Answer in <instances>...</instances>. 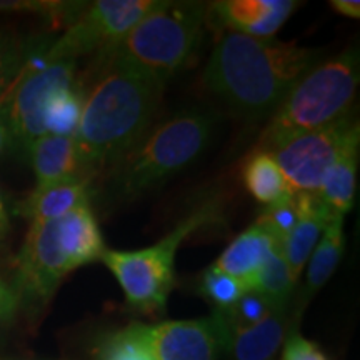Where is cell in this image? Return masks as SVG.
Returning a JSON list of instances; mask_svg holds the SVG:
<instances>
[{
  "instance_id": "52a82bcc",
  "label": "cell",
  "mask_w": 360,
  "mask_h": 360,
  "mask_svg": "<svg viewBox=\"0 0 360 360\" xmlns=\"http://www.w3.org/2000/svg\"><path fill=\"white\" fill-rule=\"evenodd\" d=\"M217 219L219 205L209 202L187 215L154 245L139 250H103L101 260L122 287L130 307L147 315L164 312L175 287L177 249L191 233Z\"/></svg>"
},
{
  "instance_id": "2e32d148",
  "label": "cell",
  "mask_w": 360,
  "mask_h": 360,
  "mask_svg": "<svg viewBox=\"0 0 360 360\" xmlns=\"http://www.w3.org/2000/svg\"><path fill=\"white\" fill-rule=\"evenodd\" d=\"M345 249V237H344V219H335L327 225L326 231L322 232L321 240L317 242L315 249L310 255L307 267V277L302 290L299 292L297 299L294 300V310H292V322L297 328L300 317H302L304 309L314 299V295L326 285L335 269L339 267L342 254Z\"/></svg>"
},
{
  "instance_id": "5b68a950",
  "label": "cell",
  "mask_w": 360,
  "mask_h": 360,
  "mask_svg": "<svg viewBox=\"0 0 360 360\" xmlns=\"http://www.w3.org/2000/svg\"><path fill=\"white\" fill-rule=\"evenodd\" d=\"M359 65L355 45H349L335 57L317 62L270 114L254 150L269 152L295 135L323 127L349 114L357 96Z\"/></svg>"
},
{
  "instance_id": "44dd1931",
  "label": "cell",
  "mask_w": 360,
  "mask_h": 360,
  "mask_svg": "<svg viewBox=\"0 0 360 360\" xmlns=\"http://www.w3.org/2000/svg\"><path fill=\"white\" fill-rule=\"evenodd\" d=\"M295 283L297 281L283 259L282 249L278 247L269 255L250 281V290L264 295L269 302L277 307H290Z\"/></svg>"
},
{
  "instance_id": "d6986e66",
  "label": "cell",
  "mask_w": 360,
  "mask_h": 360,
  "mask_svg": "<svg viewBox=\"0 0 360 360\" xmlns=\"http://www.w3.org/2000/svg\"><path fill=\"white\" fill-rule=\"evenodd\" d=\"M360 141L350 143L323 175L321 187L315 192L332 217L344 219L354 207L357 191Z\"/></svg>"
},
{
  "instance_id": "8992f818",
  "label": "cell",
  "mask_w": 360,
  "mask_h": 360,
  "mask_svg": "<svg viewBox=\"0 0 360 360\" xmlns=\"http://www.w3.org/2000/svg\"><path fill=\"white\" fill-rule=\"evenodd\" d=\"M209 4L165 2L135 24L114 47L96 56L147 77L167 84L199 49Z\"/></svg>"
},
{
  "instance_id": "7402d4cb",
  "label": "cell",
  "mask_w": 360,
  "mask_h": 360,
  "mask_svg": "<svg viewBox=\"0 0 360 360\" xmlns=\"http://www.w3.org/2000/svg\"><path fill=\"white\" fill-rule=\"evenodd\" d=\"M84 82L79 80L72 87L58 92L45 112V135L72 137L79 129L84 105Z\"/></svg>"
},
{
  "instance_id": "ac0fdd59",
  "label": "cell",
  "mask_w": 360,
  "mask_h": 360,
  "mask_svg": "<svg viewBox=\"0 0 360 360\" xmlns=\"http://www.w3.org/2000/svg\"><path fill=\"white\" fill-rule=\"evenodd\" d=\"M281 244L259 222H254L247 231L233 238L219 259L212 264L214 269L227 274L250 285L262 264Z\"/></svg>"
},
{
  "instance_id": "f546056e",
  "label": "cell",
  "mask_w": 360,
  "mask_h": 360,
  "mask_svg": "<svg viewBox=\"0 0 360 360\" xmlns=\"http://www.w3.org/2000/svg\"><path fill=\"white\" fill-rule=\"evenodd\" d=\"M8 227H11V222H8L7 209H6V205H4L2 197H0V238L7 236Z\"/></svg>"
},
{
  "instance_id": "7a4b0ae2",
  "label": "cell",
  "mask_w": 360,
  "mask_h": 360,
  "mask_svg": "<svg viewBox=\"0 0 360 360\" xmlns=\"http://www.w3.org/2000/svg\"><path fill=\"white\" fill-rule=\"evenodd\" d=\"M321 53L294 42L225 32L210 53L202 80L238 115L259 120L272 114L297 80L321 62Z\"/></svg>"
},
{
  "instance_id": "6da1fadb",
  "label": "cell",
  "mask_w": 360,
  "mask_h": 360,
  "mask_svg": "<svg viewBox=\"0 0 360 360\" xmlns=\"http://www.w3.org/2000/svg\"><path fill=\"white\" fill-rule=\"evenodd\" d=\"M85 87L75 148L92 184L154 125L165 85L142 77L109 58H94ZM94 187V186H92Z\"/></svg>"
},
{
  "instance_id": "4316f807",
  "label": "cell",
  "mask_w": 360,
  "mask_h": 360,
  "mask_svg": "<svg viewBox=\"0 0 360 360\" xmlns=\"http://www.w3.org/2000/svg\"><path fill=\"white\" fill-rule=\"evenodd\" d=\"M282 360H328L327 355L319 349L317 344L310 342L299 334V330H290L282 347Z\"/></svg>"
},
{
  "instance_id": "e0dca14e",
  "label": "cell",
  "mask_w": 360,
  "mask_h": 360,
  "mask_svg": "<svg viewBox=\"0 0 360 360\" xmlns=\"http://www.w3.org/2000/svg\"><path fill=\"white\" fill-rule=\"evenodd\" d=\"M25 155L29 157L37 180L35 187L52 186L74 179H87L72 137L44 135L29 147Z\"/></svg>"
},
{
  "instance_id": "5bb4252c",
  "label": "cell",
  "mask_w": 360,
  "mask_h": 360,
  "mask_svg": "<svg viewBox=\"0 0 360 360\" xmlns=\"http://www.w3.org/2000/svg\"><path fill=\"white\" fill-rule=\"evenodd\" d=\"M294 200L297 212H299V220H297L294 231L283 240L281 249L292 276L295 281H299L315 245L321 240L322 232L332 220H335V217H332V214L326 209L317 193L295 192Z\"/></svg>"
},
{
  "instance_id": "7c38bea8",
  "label": "cell",
  "mask_w": 360,
  "mask_h": 360,
  "mask_svg": "<svg viewBox=\"0 0 360 360\" xmlns=\"http://www.w3.org/2000/svg\"><path fill=\"white\" fill-rule=\"evenodd\" d=\"M299 6L295 0H220L209 4L207 17L227 32L269 40Z\"/></svg>"
},
{
  "instance_id": "8fae6325",
  "label": "cell",
  "mask_w": 360,
  "mask_h": 360,
  "mask_svg": "<svg viewBox=\"0 0 360 360\" xmlns=\"http://www.w3.org/2000/svg\"><path fill=\"white\" fill-rule=\"evenodd\" d=\"M150 360H217L220 335L212 317L129 323Z\"/></svg>"
},
{
  "instance_id": "ba28073f",
  "label": "cell",
  "mask_w": 360,
  "mask_h": 360,
  "mask_svg": "<svg viewBox=\"0 0 360 360\" xmlns=\"http://www.w3.org/2000/svg\"><path fill=\"white\" fill-rule=\"evenodd\" d=\"M37 56L34 52L24 74L0 109L11 134V143L22 154H27L29 147L45 135V112L52 98L79 82V62H45L42 56L37 64L34 62Z\"/></svg>"
},
{
  "instance_id": "9c48e42d",
  "label": "cell",
  "mask_w": 360,
  "mask_h": 360,
  "mask_svg": "<svg viewBox=\"0 0 360 360\" xmlns=\"http://www.w3.org/2000/svg\"><path fill=\"white\" fill-rule=\"evenodd\" d=\"M160 0H97L85 4L64 34L44 52L45 62L75 60L107 52Z\"/></svg>"
},
{
  "instance_id": "277c9868",
  "label": "cell",
  "mask_w": 360,
  "mask_h": 360,
  "mask_svg": "<svg viewBox=\"0 0 360 360\" xmlns=\"http://www.w3.org/2000/svg\"><path fill=\"white\" fill-rule=\"evenodd\" d=\"M105 249L90 204L64 217L30 222L12 285L20 307H45L70 272L101 260Z\"/></svg>"
},
{
  "instance_id": "30bf717a",
  "label": "cell",
  "mask_w": 360,
  "mask_h": 360,
  "mask_svg": "<svg viewBox=\"0 0 360 360\" xmlns=\"http://www.w3.org/2000/svg\"><path fill=\"white\" fill-rule=\"evenodd\" d=\"M357 141H360L359 119L350 110L334 122L295 135L269 152L294 192L315 193L337 157Z\"/></svg>"
},
{
  "instance_id": "4fadbf2b",
  "label": "cell",
  "mask_w": 360,
  "mask_h": 360,
  "mask_svg": "<svg viewBox=\"0 0 360 360\" xmlns=\"http://www.w3.org/2000/svg\"><path fill=\"white\" fill-rule=\"evenodd\" d=\"M294 328L290 307H278L262 322L229 335L222 350L229 360H276Z\"/></svg>"
},
{
  "instance_id": "484cf974",
  "label": "cell",
  "mask_w": 360,
  "mask_h": 360,
  "mask_svg": "<svg viewBox=\"0 0 360 360\" xmlns=\"http://www.w3.org/2000/svg\"><path fill=\"white\" fill-rule=\"evenodd\" d=\"M295 197V195H294ZM294 197L289 200L278 202V204L269 205L262 210V214L259 215V219L255 222H259L262 227L272 236L278 244H283L289 233L294 231L297 220H299V212H297V205Z\"/></svg>"
},
{
  "instance_id": "d4e9b609",
  "label": "cell",
  "mask_w": 360,
  "mask_h": 360,
  "mask_svg": "<svg viewBox=\"0 0 360 360\" xmlns=\"http://www.w3.org/2000/svg\"><path fill=\"white\" fill-rule=\"evenodd\" d=\"M97 360H150L146 349L134 335L130 326L110 332L98 340L96 347Z\"/></svg>"
},
{
  "instance_id": "4dcf8cb0",
  "label": "cell",
  "mask_w": 360,
  "mask_h": 360,
  "mask_svg": "<svg viewBox=\"0 0 360 360\" xmlns=\"http://www.w3.org/2000/svg\"><path fill=\"white\" fill-rule=\"evenodd\" d=\"M8 143H11V134H8L6 120H4L2 114H0V154L6 150V147L8 146Z\"/></svg>"
},
{
  "instance_id": "83f0119b",
  "label": "cell",
  "mask_w": 360,
  "mask_h": 360,
  "mask_svg": "<svg viewBox=\"0 0 360 360\" xmlns=\"http://www.w3.org/2000/svg\"><path fill=\"white\" fill-rule=\"evenodd\" d=\"M20 305L12 285L0 277V323L11 322L19 312Z\"/></svg>"
},
{
  "instance_id": "ffe728a7",
  "label": "cell",
  "mask_w": 360,
  "mask_h": 360,
  "mask_svg": "<svg viewBox=\"0 0 360 360\" xmlns=\"http://www.w3.org/2000/svg\"><path fill=\"white\" fill-rule=\"evenodd\" d=\"M242 180L250 195L267 207L295 195L276 159L267 150H252L242 170Z\"/></svg>"
},
{
  "instance_id": "cb8c5ba5",
  "label": "cell",
  "mask_w": 360,
  "mask_h": 360,
  "mask_svg": "<svg viewBox=\"0 0 360 360\" xmlns=\"http://www.w3.org/2000/svg\"><path fill=\"white\" fill-rule=\"evenodd\" d=\"M199 290L209 302L215 305V309H227L236 304L242 295L247 294L250 290V285L240 278L227 276V274L220 272L210 265L202 274Z\"/></svg>"
},
{
  "instance_id": "603a6c76",
  "label": "cell",
  "mask_w": 360,
  "mask_h": 360,
  "mask_svg": "<svg viewBox=\"0 0 360 360\" xmlns=\"http://www.w3.org/2000/svg\"><path fill=\"white\" fill-rule=\"evenodd\" d=\"M32 56V45L17 34L0 29V109Z\"/></svg>"
},
{
  "instance_id": "9a60e30c",
  "label": "cell",
  "mask_w": 360,
  "mask_h": 360,
  "mask_svg": "<svg viewBox=\"0 0 360 360\" xmlns=\"http://www.w3.org/2000/svg\"><path fill=\"white\" fill-rule=\"evenodd\" d=\"M94 188L87 179H74L52 186L35 187L25 199L17 202L13 214L29 222H47L92 202Z\"/></svg>"
},
{
  "instance_id": "3957f363",
  "label": "cell",
  "mask_w": 360,
  "mask_h": 360,
  "mask_svg": "<svg viewBox=\"0 0 360 360\" xmlns=\"http://www.w3.org/2000/svg\"><path fill=\"white\" fill-rule=\"evenodd\" d=\"M214 125V117L199 109L177 112L152 125L94 182V197L114 209L155 191L204 154Z\"/></svg>"
},
{
  "instance_id": "f1b7e54d",
  "label": "cell",
  "mask_w": 360,
  "mask_h": 360,
  "mask_svg": "<svg viewBox=\"0 0 360 360\" xmlns=\"http://www.w3.org/2000/svg\"><path fill=\"white\" fill-rule=\"evenodd\" d=\"M330 6L335 12L350 17V19H359L360 17V2H357V0L355 2L354 0H332Z\"/></svg>"
}]
</instances>
